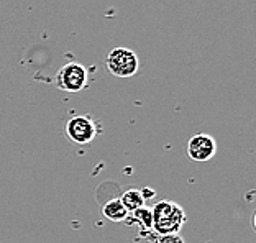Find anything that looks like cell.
<instances>
[{
  "mask_svg": "<svg viewBox=\"0 0 256 243\" xmlns=\"http://www.w3.org/2000/svg\"><path fill=\"white\" fill-rule=\"evenodd\" d=\"M186 220V210L174 200H160L151 209V228L160 236L179 234Z\"/></svg>",
  "mask_w": 256,
  "mask_h": 243,
  "instance_id": "6da1fadb",
  "label": "cell"
},
{
  "mask_svg": "<svg viewBox=\"0 0 256 243\" xmlns=\"http://www.w3.org/2000/svg\"><path fill=\"white\" fill-rule=\"evenodd\" d=\"M68 140L76 144H89L100 133V122L92 115H74L64 125Z\"/></svg>",
  "mask_w": 256,
  "mask_h": 243,
  "instance_id": "7a4b0ae2",
  "label": "cell"
},
{
  "mask_svg": "<svg viewBox=\"0 0 256 243\" xmlns=\"http://www.w3.org/2000/svg\"><path fill=\"white\" fill-rule=\"evenodd\" d=\"M106 66L110 74L117 78H132L135 76L140 69V60L135 51L118 46L114 48L106 58Z\"/></svg>",
  "mask_w": 256,
  "mask_h": 243,
  "instance_id": "3957f363",
  "label": "cell"
},
{
  "mask_svg": "<svg viewBox=\"0 0 256 243\" xmlns=\"http://www.w3.org/2000/svg\"><path fill=\"white\" fill-rule=\"evenodd\" d=\"M87 82H89V71L79 62L64 64L62 68H60L54 78L56 88L64 92H71V94L84 90L87 88Z\"/></svg>",
  "mask_w": 256,
  "mask_h": 243,
  "instance_id": "277c9868",
  "label": "cell"
},
{
  "mask_svg": "<svg viewBox=\"0 0 256 243\" xmlns=\"http://www.w3.org/2000/svg\"><path fill=\"white\" fill-rule=\"evenodd\" d=\"M186 153H188V158L194 163H207L217 154V142L212 135L197 133V135L190 136V140L188 142Z\"/></svg>",
  "mask_w": 256,
  "mask_h": 243,
  "instance_id": "5b68a950",
  "label": "cell"
},
{
  "mask_svg": "<svg viewBox=\"0 0 256 243\" xmlns=\"http://www.w3.org/2000/svg\"><path fill=\"white\" fill-rule=\"evenodd\" d=\"M102 214L104 217L110 222H124L130 217V214L124 207V204L120 202V199H112L108 200L106 206L102 207Z\"/></svg>",
  "mask_w": 256,
  "mask_h": 243,
  "instance_id": "8992f818",
  "label": "cell"
},
{
  "mask_svg": "<svg viewBox=\"0 0 256 243\" xmlns=\"http://www.w3.org/2000/svg\"><path fill=\"white\" fill-rule=\"evenodd\" d=\"M120 202L124 204V207L128 210V214H132V212H135L138 209H142V207H144V202H146V199H144L142 190L128 189V190H125L124 194H122Z\"/></svg>",
  "mask_w": 256,
  "mask_h": 243,
  "instance_id": "52a82bcc",
  "label": "cell"
},
{
  "mask_svg": "<svg viewBox=\"0 0 256 243\" xmlns=\"http://www.w3.org/2000/svg\"><path fill=\"white\" fill-rule=\"evenodd\" d=\"M133 214V218L142 225L143 228H146V230H151V210L146 209V207H142V209H138L135 212H132Z\"/></svg>",
  "mask_w": 256,
  "mask_h": 243,
  "instance_id": "ba28073f",
  "label": "cell"
},
{
  "mask_svg": "<svg viewBox=\"0 0 256 243\" xmlns=\"http://www.w3.org/2000/svg\"><path fill=\"white\" fill-rule=\"evenodd\" d=\"M154 243H186V242L181 235L176 234V235H162Z\"/></svg>",
  "mask_w": 256,
  "mask_h": 243,
  "instance_id": "9c48e42d",
  "label": "cell"
}]
</instances>
